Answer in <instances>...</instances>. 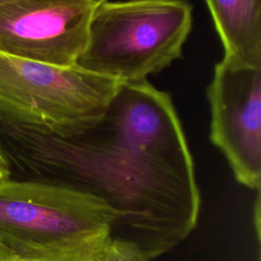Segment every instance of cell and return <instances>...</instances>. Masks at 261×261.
<instances>
[{"mask_svg": "<svg viewBox=\"0 0 261 261\" xmlns=\"http://www.w3.org/2000/svg\"><path fill=\"white\" fill-rule=\"evenodd\" d=\"M94 0H20L0 7V52L74 66L83 52Z\"/></svg>", "mask_w": 261, "mask_h": 261, "instance_id": "cell-6", "label": "cell"}, {"mask_svg": "<svg viewBox=\"0 0 261 261\" xmlns=\"http://www.w3.org/2000/svg\"><path fill=\"white\" fill-rule=\"evenodd\" d=\"M9 176H10L9 165H8V162L5 158V156L3 155V153L0 149V181L9 178Z\"/></svg>", "mask_w": 261, "mask_h": 261, "instance_id": "cell-9", "label": "cell"}, {"mask_svg": "<svg viewBox=\"0 0 261 261\" xmlns=\"http://www.w3.org/2000/svg\"><path fill=\"white\" fill-rule=\"evenodd\" d=\"M113 219V210L93 195L39 181H0V253L8 261H100Z\"/></svg>", "mask_w": 261, "mask_h": 261, "instance_id": "cell-2", "label": "cell"}, {"mask_svg": "<svg viewBox=\"0 0 261 261\" xmlns=\"http://www.w3.org/2000/svg\"><path fill=\"white\" fill-rule=\"evenodd\" d=\"M20 0H0V7L1 6H5V5H8V4H12V3H15V2H18ZM95 3L98 5L104 1H107V0H94Z\"/></svg>", "mask_w": 261, "mask_h": 261, "instance_id": "cell-10", "label": "cell"}, {"mask_svg": "<svg viewBox=\"0 0 261 261\" xmlns=\"http://www.w3.org/2000/svg\"><path fill=\"white\" fill-rule=\"evenodd\" d=\"M9 178L66 187L114 212L111 239L147 261L196 227L201 195L192 153L170 96L147 80L121 83L104 113L56 130H0Z\"/></svg>", "mask_w": 261, "mask_h": 261, "instance_id": "cell-1", "label": "cell"}, {"mask_svg": "<svg viewBox=\"0 0 261 261\" xmlns=\"http://www.w3.org/2000/svg\"><path fill=\"white\" fill-rule=\"evenodd\" d=\"M121 82L0 52V130H56L100 117Z\"/></svg>", "mask_w": 261, "mask_h": 261, "instance_id": "cell-4", "label": "cell"}, {"mask_svg": "<svg viewBox=\"0 0 261 261\" xmlns=\"http://www.w3.org/2000/svg\"><path fill=\"white\" fill-rule=\"evenodd\" d=\"M192 23L188 0L104 1L75 66L121 83L145 81L181 57Z\"/></svg>", "mask_w": 261, "mask_h": 261, "instance_id": "cell-3", "label": "cell"}, {"mask_svg": "<svg viewBox=\"0 0 261 261\" xmlns=\"http://www.w3.org/2000/svg\"><path fill=\"white\" fill-rule=\"evenodd\" d=\"M100 261H147L140 248L126 240L111 239Z\"/></svg>", "mask_w": 261, "mask_h": 261, "instance_id": "cell-8", "label": "cell"}, {"mask_svg": "<svg viewBox=\"0 0 261 261\" xmlns=\"http://www.w3.org/2000/svg\"><path fill=\"white\" fill-rule=\"evenodd\" d=\"M0 261H8V260H7V259H6V258H5V257L0 253Z\"/></svg>", "mask_w": 261, "mask_h": 261, "instance_id": "cell-11", "label": "cell"}, {"mask_svg": "<svg viewBox=\"0 0 261 261\" xmlns=\"http://www.w3.org/2000/svg\"><path fill=\"white\" fill-rule=\"evenodd\" d=\"M206 96L211 143L239 184L260 191L261 67L223 56L214 65Z\"/></svg>", "mask_w": 261, "mask_h": 261, "instance_id": "cell-5", "label": "cell"}, {"mask_svg": "<svg viewBox=\"0 0 261 261\" xmlns=\"http://www.w3.org/2000/svg\"><path fill=\"white\" fill-rule=\"evenodd\" d=\"M225 57L261 67V0H205Z\"/></svg>", "mask_w": 261, "mask_h": 261, "instance_id": "cell-7", "label": "cell"}]
</instances>
